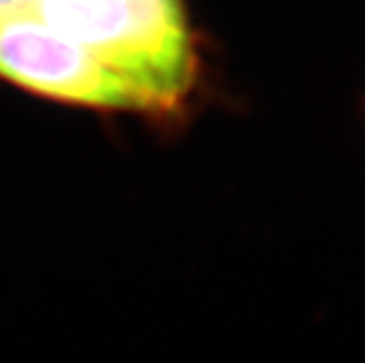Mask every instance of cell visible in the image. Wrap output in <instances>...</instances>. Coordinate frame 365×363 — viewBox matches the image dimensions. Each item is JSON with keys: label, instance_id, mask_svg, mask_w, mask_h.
Masks as SVG:
<instances>
[{"label": "cell", "instance_id": "3", "mask_svg": "<svg viewBox=\"0 0 365 363\" xmlns=\"http://www.w3.org/2000/svg\"><path fill=\"white\" fill-rule=\"evenodd\" d=\"M28 0H0V26L26 14Z\"/></svg>", "mask_w": 365, "mask_h": 363}, {"label": "cell", "instance_id": "1", "mask_svg": "<svg viewBox=\"0 0 365 363\" xmlns=\"http://www.w3.org/2000/svg\"><path fill=\"white\" fill-rule=\"evenodd\" d=\"M32 14L125 83L145 111L180 106L197 78L190 19L173 0H41Z\"/></svg>", "mask_w": 365, "mask_h": 363}, {"label": "cell", "instance_id": "2", "mask_svg": "<svg viewBox=\"0 0 365 363\" xmlns=\"http://www.w3.org/2000/svg\"><path fill=\"white\" fill-rule=\"evenodd\" d=\"M0 78L51 101L93 110L145 111L125 83L67 34L26 14L0 26Z\"/></svg>", "mask_w": 365, "mask_h": 363}]
</instances>
